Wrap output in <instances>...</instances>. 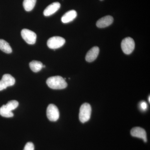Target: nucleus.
<instances>
[{
	"label": "nucleus",
	"instance_id": "5",
	"mask_svg": "<svg viewBox=\"0 0 150 150\" xmlns=\"http://www.w3.org/2000/svg\"><path fill=\"white\" fill-rule=\"evenodd\" d=\"M21 35L23 40L29 44H35L36 42L37 35L35 33L28 29L22 30Z\"/></svg>",
	"mask_w": 150,
	"mask_h": 150
},
{
	"label": "nucleus",
	"instance_id": "9",
	"mask_svg": "<svg viewBox=\"0 0 150 150\" xmlns=\"http://www.w3.org/2000/svg\"><path fill=\"white\" fill-rule=\"evenodd\" d=\"M61 4L59 2H54L48 6L43 11L45 16H49L54 14L60 8Z\"/></svg>",
	"mask_w": 150,
	"mask_h": 150
},
{
	"label": "nucleus",
	"instance_id": "14",
	"mask_svg": "<svg viewBox=\"0 0 150 150\" xmlns=\"http://www.w3.org/2000/svg\"><path fill=\"white\" fill-rule=\"evenodd\" d=\"M0 50L6 54H11L12 52L9 43L3 39H0Z\"/></svg>",
	"mask_w": 150,
	"mask_h": 150
},
{
	"label": "nucleus",
	"instance_id": "7",
	"mask_svg": "<svg viewBox=\"0 0 150 150\" xmlns=\"http://www.w3.org/2000/svg\"><path fill=\"white\" fill-rule=\"evenodd\" d=\"M15 83L14 78L9 74H6L3 76L0 81V91L5 89L8 87L13 86Z\"/></svg>",
	"mask_w": 150,
	"mask_h": 150
},
{
	"label": "nucleus",
	"instance_id": "6",
	"mask_svg": "<svg viewBox=\"0 0 150 150\" xmlns=\"http://www.w3.org/2000/svg\"><path fill=\"white\" fill-rule=\"evenodd\" d=\"M47 118L51 121H56L59 118V112L58 108L53 104L49 105L46 111Z\"/></svg>",
	"mask_w": 150,
	"mask_h": 150
},
{
	"label": "nucleus",
	"instance_id": "20",
	"mask_svg": "<svg viewBox=\"0 0 150 150\" xmlns=\"http://www.w3.org/2000/svg\"><path fill=\"white\" fill-rule=\"evenodd\" d=\"M150 96H149V98H148V100H149V102H150Z\"/></svg>",
	"mask_w": 150,
	"mask_h": 150
},
{
	"label": "nucleus",
	"instance_id": "8",
	"mask_svg": "<svg viewBox=\"0 0 150 150\" xmlns=\"http://www.w3.org/2000/svg\"><path fill=\"white\" fill-rule=\"evenodd\" d=\"M131 134L133 137L142 139L144 142H146L147 141L146 133L144 129L141 127H135L131 129Z\"/></svg>",
	"mask_w": 150,
	"mask_h": 150
},
{
	"label": "nucleus",
	"instance_id": "11",
	"mask_svg": "<svg viewBox=\"0 0 150 150\" xmlns=\"http://www.w3.org/2000/svg\"><path fill=\"white\" fill-rule=\"evenodd\" d=\"M99 53V48L97 46H94L91 48L87 53L86 60L88 62H92L96 59Z\"/></svg>",
	"mask_w": 150,
	"mask_h": 150
},
{
	"label": "nucleus",
	"instance_id": "19",
	"mask_svg": "<svg viewBox=\"0 0 150 150\" xmlns=\"http://www.w3.org/2000/svg\"><path fill=\"white\" fill-rule=\"evenodd\" d=\"M140 108L141 110H143V111H145L147 109V104L145 101H142L140 103Z\"/></svg>",
	"mask_w": 150,
	"mask_h": 150
},
{
	"label": "nucleus",
	"instance_id": "18",
	"mask_svg": "<svg viewBox=\"0 0 150 150\" xmlns=\"http://www.w3.org/2000/svg\"><path fill=\"white\" fill-rule=\"evenodd\" d=\"M23 150H34V146L32 142H28L25 146Z\"/></svg>",
	"mask_w": 150,
	"mask_h": 150
},
{
	"label": "nucleus",
	"instance_id": "13",
	"mask_svg": "<svg viewBox=\"0 0 150 150\" xmlns=\"http://www.w3.org/2000/svg\"><path fill=\"white\" fill-rule=\"evenodd\" d=\"M29 66L30 69L33 71L37 73L42 69L43 64L41 62L37 61H33L30 62Z\"/></svg>",
	"mask_w": 150,
	"mask_h": 150
},
{
	"label": "nucleus",
	"instance_id": "1",
	"mask_svg": "<svg viewBox=\"0 0 150 150\" xmlns=\"http://www.w3.org/2000/svg\"><path fill=\"white\" fill-rule=\"evenodd\" d=\"M46 83L50 88L53 89H63L67 86V83L64 79L60 76H55L48 78Z\"/></svg>",
	"mask_w": 150,
	"mask_h": 150
},
{
	"label": "nucleus",
	"instance_id": "12",
	"mask_svg": "<svg viewBox=\"0 0 150 150\" xmlns=\"http://www.w3.org/2000/svg\"><path fill=\"white\" fill-rule=\"evenodd\" d=\"M77 16L76 11L71 10L67 12L62 17V21L63 23H69L71 22Z\"/></svg>",
	"mask_w": 150,
	"mask_h": 150
},
{
	"label": "nucleus",
	"instance_id": "4",
	"mask_svg": "<svg viewBox=\"0 0 150 150\" xmlns=\"http://www.w3.org/2000/svg\"><path fill=\"white\" fill-rule=\"evenodd\" d=\"M66 42L64 38L60 36H54L49 38L47 41L48 48L56 49L62 47Z\"/></svg>",
	"mask_w": 150,
	"mask_h": 150
},
{
	"label": "nucleus",
	"instance_id": "15",
	"mask_svg": "<svg viewBox=\"0 0 150 150\" xmlns=\"http://www.w3.org/2000/svg\"><path fill=\"white\" fill-rule=\"evenodd\" d=\"M36 2V0H24L23 6L25 10L27 11H32L35 7Z\"/></svg>",
	"mask_w": 150,
	"mask_h": 150
},
{
	"label": "nucleus",
	"instance_id": "3",
	"mask_svg": "<svg viewBox=\"0 0 150 150\" xmlns=\"http://www.w3.org/2000/svg\"><path fill=\"white\" fill-rule=\"evenodd\" d=\"M135 42L131 37L123 39L121 42V47L123 53L127 55L131 54L135 48Z\"/></svg>",
	"mask_w": 150,
	"mask_h": 150
},
{
	"label": "nucleus",
	"instance_id": "17",
	"mask_svg": "<svg viewBox=\"0 0 150 150\" xmlns=\"http://www.w3.org/2000/svg\"><path fill=\"white\" fill-rule=\"evenodd\" d=\"M18 102L16 100H12L8 101L5 105L9 110L12 111L16 109L18 106Z\"/></svg>",
	"mask_w": 150,
	"mask_h": 150
},
{
	"label": "nucleus",
	"instance_id": "16",
	"mask_svg": "<svg viewBox=\"0 0 150 150\" xmlns=\"http://www.w3.org/2000/svg\"><path fill=\"white\" fill-rule=\"evenodd\" d=\"M0 115L6 118H11L13 117L14 115L13 112L9 110L5 105L0 108Z\"/></svg>",
	"mask_w": 150,
	"mask_h": 150
},
{
	"label": "nucleus",
	"instance_id": "10",
	"mask_svg": "<svg viewBox=\"0 0 150 150\" xmlns=\"http://www.w3.org/2000/svg\"><path fill=\"white\" fill-rule=\"evenodd\" d=\"M113 21V18L110 16H107L100 19L96 23V26L99 28H104L110 25Z\"/></svg>",
	"mask_w": 150,
	"mask_h": 150
},
{
	"label": "nucleus",
	"instance_id": "2",
	"mask_svg": "<svg viewBox=\"0 0 150 150\" xmlns=\"http://www.w3.org/2000/svg\"><path fill=\"white\" fill-rule=\"evenodd\" d=\"M91 113V107L88 103H84L82 105L80 109L79 118L80 121L84 123L90 119Z\"/></svg>",
	"mask_w": 150,
	"mask_h": 150
}]
</instances>
